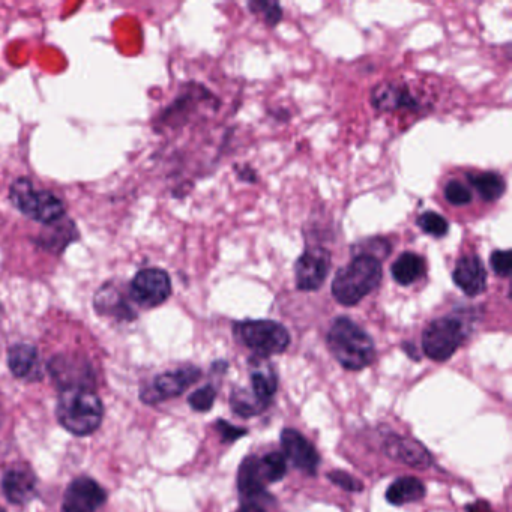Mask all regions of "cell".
Wrapping results in <instances>:
<instances>
[{
	"instance_id": "cell-1",
	"label": "cell",
	"mask_w": 512,
	"mask_h": 512,
	"mask_svg": "<svg viewBox=\"0 0 512 512\" xmlns=\"http://www.w3.org/2000/svg\"><path fill=\"white\" fill-rule=\"evenodd\" d=\"M326 343L338 364L349 371L364 370L376 358L373 338L349 317L340 316L331 323Z\"/></svg>"
},
{
	"instance_id": "cell-2",
	"label": "cell",
	"mask_w": 512,
	"mask_h": 512,
	"mask_svg": "<svg viewBox=\"0 0 512 512\" xmlns=\"http://www.w3.org/2000/svg\"><path fill=\"white\" fill-rule=\"evenodd\" d=\"M383 280L382 262L367 254H358L349 265L338 269L331 293L344 307H355L362 299L379 289Z\"/></svg>"
},
{
	"instance_id": "cell-3",
	"label": "cell",
	"mask_w": 512,
	"mask_h": 512,
	"mask_svg": "<svg viewBox=\"0 0 512 512\" xmlns=\"http://www.w3.org/2000/svg\"><path fill=\"white\" fill-rule=\"evenodd\" d=\"M56 415L62 427L76 436H89L103 421L104 407L91 389H64L59 395Z\"/></svg>"
},
{
	"instance_id": "cell-4",
	"label": "cell",
	"mask_w": 512,
	"mask_h": 512,
	"mask_svg": "<svg viewBox=\"0 0 512 512\" xmlns=\"http://www.w3.org/2000/svg\"><path fill=\"white\" fill-rule=\"evenodd\" d=\"M11 202L25 217L44 224L55 226L67 214L65 203L52 191L37 190L28 178L13 182L10 190Z\"/></svg>"
},
{
	"instance_id": "cell-5",
	"label": "cell",
	"mask_w": 512,
	"mask_h": 512,
	"mask_svg": "<svg viewBox=\"0 0 512 512\" xmlns=\"http://www.w3.org/2000/svg\"><path fill=\"white\" fill-rule=\"evenodd\" d=\"M233 335L239 343L253 352L254 356L268 359L281 355L290 346V334L286 326L275 320H242L233 325Z\"/></svg>"
},
{
	"instance_id": "cell-6",
	"label": "cell",
	"mask_w": 512,
	"mask_h": 512,
	"mask_svg": "<svg viewBox=\"0 0 512 512\" xmlns=\"http://www.w3.org/2000/svg\"><path fill=\"white\" fill-rule=\"evenodd\" d=\"M469 335V325L463 317L443 316L434 319L422 332L424 355L434 362H445L463 346Z\"/></svg>"
},
{
	"instance_id": "cell-7",
	"label": "cell",
	"mask_w": 512,
	"mask_h": 512,
	"mask_svg": "<svg viewBox=\"0 0 512 512\" xmlns=\"http://www.w3.org/2000/svg\"><path fill=\"white\" fill-rule=\"evenodd\" d=\"M130 295L140 307H158L172 295V280L163 269H142L134 275L133 281H131Z\"/></svg>"
},
{
	"instance_id": "cell-8",
	"label": "cell",
	"mask_w": 512,
	"mask_h": 512,
	"mask_svg": "<svg viewBox=\"0 0 512 512\" xmlns=\"http://www.w3.org/2000/svg\"><path fill=\"white\" fill-rule=\"evenodd\" d=\"M200 376H202V371L194 365L167 371V373L155 377L154 383L149 388L143 389L140 397L148 404L172 400V398L184 394L191 385L200 379Z\"/></svg>"
},
{
	"instance_id": "cell-9",
	"label": "cell",
	"mask_w": 512,
	"mask_h": 512,
	"mask_svg": "<svg viewBox=\"0 0 512 512\" xmlns=\"http://www.w3.org/2000/svg\"><path fill=\"white\" fill-rule=\"evenodd\" d=\"M332 257L326 248L310 247L295 262L296 287L302 292H316L331 271Z\"/></svg>"
},
{
	"instance_id": "cell-10",
	"label": "cell",
	"mask_w": 512,
	"mask_h": 512,
	"mask_svg": "<svg viewBox=\"0 0 512 512\" xmlns=\"http://www.w3.org/2000/svg\"><path fill=\"white\" fill-rule=\"evenodd\" d=\"M50 373L62 391L64 389H91L95 386L94 371L88 359L80 355H58L50 361Z\"/></svg>"
},
{
	"instance_id": "cell-11",
	"label": "cell",
	"mask_w": 512,
	"mask_h": 512,
	"mask_svg": "<svg viewBox=\"0 0 512 512\" xmlns=\"http://www.w3.org/2000/svg\"><path fill=\"white\" fill-rule=\"evenodd\" d=\"M265 473L260 464V457L248 455L244 458L238 470V490L242 503H272L274 496L266 491ZM265 508V506H263Z\"/></svg>"
},
{
	"instance_id": "cell-12",
	"label": "cell",
	"mask_w": 512,
	"mask_h": 512,
	"mask_svg": "<svg viewBox=\"0 0 512 512\" xmlns=\"http://www.w3.org/2000/svg\"><path fill=\"white\" fill-rule=\"evenodd\" d=\"M107 493L98 482L80 476L65 491L62 512H97L106 503Z\"/></svg>"
},
{
	"instance_id": "cell-13",
	"label": "cell",
	"mask_w": 512,
	"mask_h": 512,
	"mask_svg": "<svg viewBox=\"0 0 512 512\" xmlns=\"http://www.w3.org/2000/svg\"><path fill=\"white\" fill-rule=\"evenodd\" d=\"M280 442L284 458L290 461L295 469L307 475H316L320 466V455L310 440L305 439V436L293 428H284L280 434Z\"/></svg>"
},
{
	"instance_id": "cell-14",
	"label": "cell",
	"mask_w": 512,
	"mask_h": 512,
	"mask_svg": "<svg viewBox=\"0 0 512 512\" xmlns=\"http://www.w3.org/2000/svg\"><path fill=\"white\" fill-rule=\"evenodd\" d=\"M383 454L389 460L406 464L413 469H428L433 466V457L421 442L400 434H389L383 442Z\"/></svg>"
},
{
	"instance_id": "cell-15",
	"label": "cell",
	"mask_w": 512,
	"mask_h": 512,
	"mask_svg": "<svg viewBox=\"0 0 512 512\" xmlns=\"http://www.w3.org/2000/svg\"><path fill=\"white\" fill-rule=\"evenodd\" d=\"M452 281L469 298L482 295L487 289V269L481 257L476 254L461 256L452 271Z\"/></svg>"
},
{
	"instance_id": "cell-16",
	"label": "cell",
	"mask_w": 512,
	"mask_h": 512,
	"mask_svg": "<svg viewBox=\"0 0 512 512\" xmlns=\"http://www.w3.org/2000/svg\"><path fill=\"white\" fill-rule=\"evenodd\" d=\"M251 368L250 391L254 397L269 409L278 389V377L274 365L269 364L268 359L251 356L248 361Z\"/></svg>"
},
{
	"instance_id": "cell-17",
	"label": "cell",
	"mask_w": 512,
	"mask_h": 512,
	"mask_svg": "<svg viewBox=\"0 0 512 512\" xmlns=\"http://www.w3.org/2000/svg\"><path fill=\"white\" fill-rule=\"evenodd\" d=\"M2 490L11 503L26 505L37 493V476L28 466L14 467L5 473Z\"/></svg>"
},
{
	"instance_id": "cell-18",
	"label": "cell",
	"mask_w": 512,
	"mask_h": 512,
	"mask_svg": "<svg viewBox=\"0 0 512 512\" xmlns=\"http://www.w3.org/2000/svg\"><path fill=\"white\" fill-rule=\"evenodd\" d=\"M8 365L11 373L19 379L29 380V382L43 379L40 353L31 344L20 343L11 347L8 352Z\"/></svg>"
},
{
	"instance_id": "cell-19",
	"label": "cell",
	"mask_w": 512,
	"mask_h": 512,
	"mask_svg": "<svg viewBox=\"0 0 512 512\" xmlns=\"http://www.w3.org/2000/svg\"><path fill=\"white\" fill-rule=\"evenodd\" d=\"M371 104L380 112L418 107L409 88L406 85H398V83H382L374 88L371 92Z\"/></svg>"
},
{
	"instance_id": "cell-20",
	"label": "cell",
	"mask_w": 512,
	"mask_h": 512,
	"mask_svg": "<svg viewBox=\"0 0 512 512\" xmlns=\"http://www.w3.org/2000/svg\"><path fill=\"white\" fill-rule=\"evenodd\" d=\"M425 494L427 490L421 479L415 476H400L389 485L385 496L391 505L403 506L407 503L419 502L424 499Z\"/></svg>"
},
{
	"instance_id": "cell-21",
	"label": "cell",
	"mask_w": 512,
	"mask_h": 512,
	"mask_svg": "<svg viewBox=\"0 0 512 512\" xmlns=\"http://www.w3.org/2000/svg\"><path fill=\"white\" fill-rule=\"evenodd\" d=\"M425 274V260L419 254L407 251L401 254L391 266V275L400 286H412Z\"/></svg>"
},
{
	"instance_id": "cell-22",
	"label": "cell",
	"mask_w": 512,
	"mask_h": 512,
	"mask_svg": "<svg viewBox=\"0 0 512 512\" xmlns=\"http://www.w3.org/2000/svg\"><path fill=\"white\" fill-rule=\"evenodd\" d=\"M467 181L485 202H496L505 194L506 182L496 172H467Z\"/></svg>"
},
{
	"instance_id": "cell-23",
	"label": "cell",
	"mask_w": 512,
	"mask_h": 512,
	"mask_svg": "<svg viewBox=\"0 0 512 512\" xmlns=\"http://www.w3.org/2000/svg\"><path fill=\"white\" fill-rule=\"evenodd\" d=\"M230 407L241 418H254L262 415L266 409L248 388H235L230 395Z\"/></svg>"
},
{
	"instance_id": "cell-24",
	"label": "cell",
	"mask_w": 512,
	"mask_h": 512,
	"mask_svg": "<svg viewBox=\"0 0 512 512\" xmlns=\"http://www.w3.org/2000/svg\"><path fill=\"white\" fill-rule=\"evenodd\" d=\"M95 307H97L101 314L115 316L121 320H133L136 317V314L130 310V307L124 301L121 302L118 293L112 289H103L100 293H97Z\"/></svg>"
},
{
	"instance_id": "cell-25",
	"label": "cell",
	"mask_w": 512,
	"mask_h": 512,
	"mask_svg": "<svg viewBox=\"0 0 512 512\" xmlns=\"http://www.w3.org/2000/svg\"><path fill=\"white\" fill-rule=\"evenodd\" d=\"M263 473H265L268 484L281 481L287 473V460L283 452H269L260 457Z\"/></svg>"
},
{
	"instance_id": "cell-26",
	"label": "cell",
	"mask_w": 512,
	"mask_h": 512,
	"mask_svg": "<svg viewBox=\"0 0 512 512\" xmlns=\"http://www.w3.org/2000/svg\"><path fill=\"white\" fill-rule=\"evenodd\" d=\"M248 10L254 16L260 17L269 28H275L283 20V10L277 2H266V0H253L248 4Z\"/></svg>"
},
{
	"instance_id": "cell-27",
	"label": "cell",
	"mask_w": 512,
	"mask_h": 512,
	"mask_svg": "<svg viewBox=\"0 0 512 512\" xmlns=\"http://www.w3.org/2000/svg\"><path fill=\"white\" fill-rule=\"evenodd\" d=\"M416 226L427 233V235L433 236V238H443L446 233L449 232V223L443 215L437 214L434 211L424 212L419 215L416 220Z\"/></svg>"
},
{
	"instance_id": "cell-28",
	"label": "cell",
	"mask_w": 512,
	"mask_h": 512,
	"mask_svg": "<svg viewBox=\"0 0 512 512\" xmlns=\"http://www.w3.org/2000/svg\"><path fill=\"white\" fill-rule=\"evenodd\" d=\"M215 398H217V388L209 383V385L202 386V388L194 391L188 397V404L196 412L205 413L214 407Z\"/></svg>"
},
{
	"instance_id": "cell-29",
	"label": "cell",
	"mask_w": 512,
	"mask_h": 512,
	"mask_svg": "<svg viewBox=\"0 0 512 512\" xmlns=\"http://www.w3.org/2000/svg\"><path fill=\"white\" fill-rule=\"evenodd\" d=\"M445 199L452 206H466L472 203L473 196L463 182L449 181L445 187Z\"/></svg>"
},
{
	"instance_id": "cell-30",
	"label": "cell",
	"mask_w": 512,
	"mask_h": 512,
	"mask_svg": "<svg viewBox=\"0 0 512 512\" xmlns=\"http://www.w3.org/2000/svg\"><path fill=\"white\" fill-rule=\"evenodd\" d=\"M326 478H328L332 484L343 488V490L350 491V493L364 490L362 481H359L358 478L350 475V473L344 472V470H332V472L326 473Z\"/></svg>"
},
{
	"instance_id": "cell-31",
	"label": "cell",
	"mask_w": 512,
	"mask_h": 512,
	"mask_svg": "<svg viewBox=\"0 0 512 512\" xmlns=\"http://www.w3.org/2000/svg\"><path fill=\"white\" fill-rule=\"evenodd\" d=\"M491 269L497 277L508 278L512 269V254L509 250H496L490 257Z\"/></svg>"
},
{
	"instance_id": "cell-32",
	"label": "cell",
	"mask_w": 512,
	"mask_h": 512,
	"mask_svg": "<svg viewBox=\"0 0 512 512\" xmlns=\"http://www.w3.org/2000/svg\"><path fill=\"white\" fill-rule=\"evenodd\" d=\"M215 430L220 433L221 440H223L224 443L236 442V440L241 439L242 436L248 433V430H245V428L235 427V425L224 421V419H218V421L215 422Z\"/></svg>"
},
{
	"instance_id": "cell-33",
	"label": "cell",
	"mask_w": 512,
	"mask_h": 512,
	"mask_svg": "<svg viewBox=\"0 0 512 512\" xmlns=\"http://www.w3.org/2000/svg\"><path fill=\"white\" fill-rule=\"evenodd\" d=\"M466 512H491V508L484 500H478V502H473L472 505H467Z\"/></svg>"
},
{
	"instance_id": "cell-34",
	"label": "cell",
	"mask_w": 512,
	"mask_h": 512,
	"mask_svg": "<svg viewBox=\"0 0 512 512\" xmlns=\"http://www.w3.org/2000/svg\"><path fill=\"white\" fill-rule=\"evenodd\" d=\"M238 172L239 178L242 179V181L245 182H256L257 181V175L256 172H254L251 167H245L244 172H239V170H236Z\"/></svg>"
},
{
	"instance_id": "cell-35",
	"label": "cell",
	"mask_w": 512,
	"mask_h": 512,
	"mask_svg": "<svg viewBox=\"0 0 512 512\" xmlns=\"http://www.w3.org/2000/svg\"><path fill=\"white\" fill-rule=\"evenodd\" d=\"M235 512H266V509L262 505H257V503H242L241 508Z\"/></svg>"
},
{
	"instance_id": "cell-36",
	"label": "cell",
	"mask_w": 512,
	"mask_h": 512,
	"mask_svg": "<svg viewBox=\"0 0 512 512\" xmlns=\"http://www.w3.org/2000/svg\"><path fill=\"white\" fill-rule=\"evenodd\" d=\"M0 512H5L4 509L0 508Z\"/></svg>"
}]
</instances>
